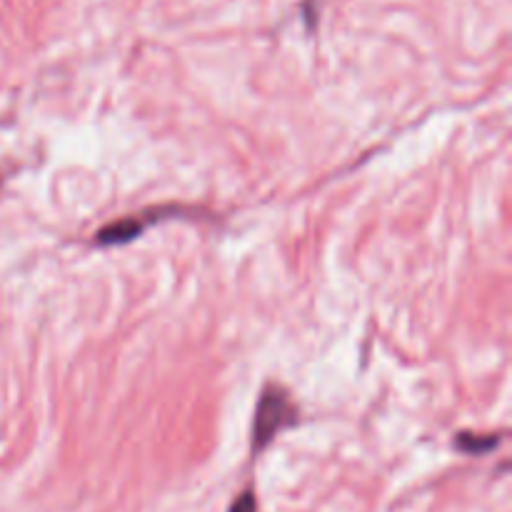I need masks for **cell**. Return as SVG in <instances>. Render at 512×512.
Here are the masks:
<instances>
[{"label": "cell", "mask_w": 512, "mask_h": 512, "mask_svg": "<svg viewBox=\"0 0 512 512\" xmlns=\"http://www.w3.org/2000/svg\"><path fill=\"white\" fill-rule=\"evenodd\" d=\"M150 223V218H138V215H130V218H120L115 223L105 225L103 230L98 233V243L100 245H120L128 243V240L138 238L143 233L145 225Z\"/></svg>", "instance_id": "obj_2"}, {"label": "cell", "mask_w": 512, "mask_h": 512, "mask_svg": "<svg viewBox=\"0 0 512 512\" xmlns=\"http://www.w3.org/2000/svg\"><path fill=\"white\" fill-rule=\"evenodd\" d=\"M228 512H258V498H255L253 490H243V493L233 500Z\"/></svg>", "instance_id": "obj_4"}, {"label": "cell", "mask_w": 512, "mask_h": 512, "mask_svg": "<svg viewBox=\"0 0 512 512\" xmlns=\"http://www.w3.org/2000/svg\"><path fill=\"white\" fill-rule=\"evenodd\" d=\"M295 423V405L288 398V393L280 388H268L258 403V413H255L253 425V448L260 453L268 448L280 430L290 428Z\"/></svg>", "instance_id": "obj_1"}, {"label": "cell", "mask_w": 512, "mask_h": 512, "mask_svg": "<svg viewBox=\"0 0 512 512\" xmlns=\"http://www.w3.org/2000/svg\"><path fill=\"white\" fill-rule=\"evenodd\" d=\"M498 445V438H490V435H473V433H463L458 438V450L468 455H485L488 450H493Z\"/></svg>", "instance_id": "obj_3"}]
</instances>
